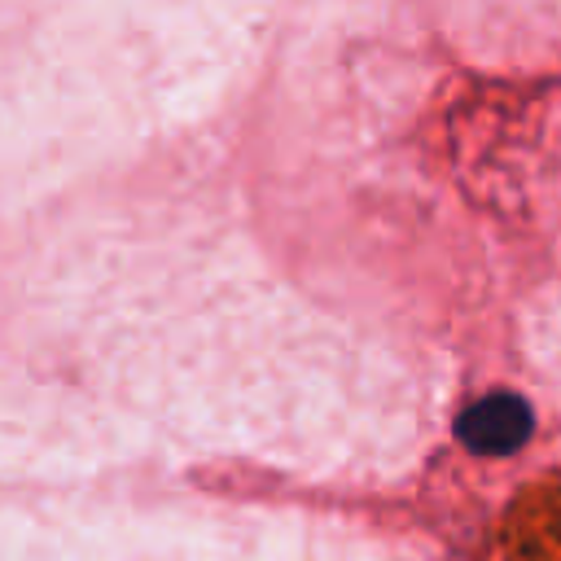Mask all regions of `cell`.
I'll use <instances>...</instances> for the list:
<instances>
[{
	"mask_svg": "<svg viewBox=\"0 0 561 561\" xmlns=\"http://www.w3.org/2000/svg\"><path fill=\"white\" fill-rule=\"evenodd\" d=\"M535 434V412L513 390H491L456 416V438L478 456H513Z\"/></svg>",
	"mask_w": 561,
	"mask_h": 561,
	"instance_id": "obj_1",
	"label": "cell"
}]
</instances>
